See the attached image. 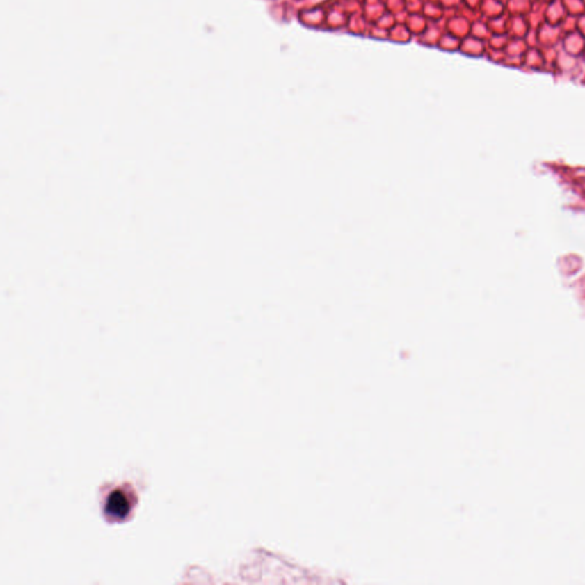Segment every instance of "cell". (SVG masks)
Here are the masks:
<instances>
[{
  "label": "cell",
  "mask_w": 585,
  "mask_h": 585,
  "mask_svg": "<svg viewBox=\"0 0 585 585\" xmlns=\"http://www.w3.org/2000/svg\"><path fill=\"white\" fill-rule=\"evenodd\" d=\"M129 499L122 490H115L106 499V513L115 519H124L129 512Z\"/></svg>",
  "instance_id": "1"
}]
</instances>
